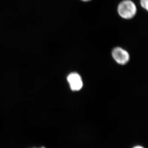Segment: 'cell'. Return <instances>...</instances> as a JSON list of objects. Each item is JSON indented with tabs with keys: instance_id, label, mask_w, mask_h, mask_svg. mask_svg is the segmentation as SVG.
Here are the masks:
<instances>
[{
	"instance_id": "cell-1",
	"label": "cell",
	"mask_w": 148,
	"mask_h": 148,
	"mask_svg": "<svg viewBox=\"0 0 148 148\" xmlns=\"http://www.w3.org/2000/svg\"><path fill=\"white\" fill-rule=\"evenodd\" d=\"M120 16L124 19L133 18L137 12V8L134 3L130 0H124L120 3L118 7Z\"/></svg>"
},
{
	"instance_id": "cell-2",
	"label": "cell",
	"mask_w": 148,
	"mask_h": 148,
	"mask_svg": "<svg viewBox=\"0 0 148 148\" xmlns=\"http://www.w3.org/2000/svg\"><path fill=\"white\" fill-rule=\"evenodd\" d=\"M112 55L115 61L120 65H125L129 61V53L121 48L117 47L114 49Z\"/></svg>"
},
{
	"instance_id": "cell-3",
	"label": "cell",
	"mask_w": 148,
	"mask_h": 148,
	"mask_svg": "<svg viewBox=\"0 0 148 148\" xmlns=\"http://www.w3.org/2000/svg\"><path fill=\"white\" fill-rule=\"evenodd\" d=\"M67 81L73 91H78L82 88V79L77 73H72L69 74L67 77Z\"/></svg>"
},
{
	"instance_id": "cell-4",
	"label": "cell",
	"mask_w": 148,
	"mask_h": 148,
	"mask_svg": "<svg viewBox=\"0 0 148 148\" xmlns=\"http://www.w3.org/2000/svg\"><path fill=\"white\" fill-rule=\"evenodd\" d=\"M148 0H140V4L142 7L147 10L148 9Z\"/></svg>"
},
{
	"instance_id": "cell-5",
	"label": "cell",
	"mask_w": 148,
	"mask_h": 148,
	"mask_svg": "<svg viewBox=\"0 0 148 148\" xmlns=\"http://www.w3.org/2000/svg\"><path fill=\"white\" fill-rule=\"evenodd\" d=\"M132 148H145L144 147H143V146L141 145H136L134 146Z\"/></svg>"
},
{
	"instance_id": "cell-6",
	"label": "cell",
	"mask_w": 148,
	"mask_h": 148,
	"mask_svg": "<svg viewBox=\"0 0 148 148\" xmlns=\"http://www.w3.org/2000/svg\"><path fill=\"white\" fill-rule=\"evenodd\" d=\"M82 1H83L87 2L89 1H91V0H82Z\"/></svg>"
},
{
	"instance_id": "cell-7",
	"label": "cell",
	"mask_w": 148,
	"mask_h": 148,
	"mask_svg": "<svg viewBox=\"0 0 148 148\" xmlns=\"http://www.w3.org/2000/svg\"><path fill=\"white\" fill-rule=\"evenodd\" d=\"M45 148V147H40V148Z\"/></svg>"
}]
</instances>
